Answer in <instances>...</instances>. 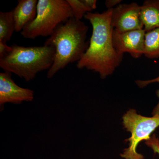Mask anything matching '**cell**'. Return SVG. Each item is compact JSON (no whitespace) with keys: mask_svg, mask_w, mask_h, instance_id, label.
<instances>
[{"mask_svg":"<svg viewBox=\"0 0 159 159\" xmlns=\"http://www.w3.org/2000/svg\"><path fill=\"white\" fill-rule=\"evenodd\" d=\"M112 9L101 13L86 14L84 18L90 23L93 31L88 48L77 64V68L97 72L102 78L112 74L123 58V55L117 52L113 43Z\"/></svg>","mask_w":159,"mask_h":159,"instance_id":"6da1fadb","label":"cell"},{"mask_svg":"<svg viewBox=\"0 0 159 159\" xmlns=\"http://www.w3.org/2000/svg\"><path fill=\"white\" fill-rule=\"evenodd\" d=\"M88 29L83 22L74 17L56 28L44 43L55 49L54 62L48 71V78H52L69 64L81 59L89 44L86 40Z\"/></svg>","mask_w":159,"mask_h":159,"instance_id":"7a4b0ae2","label":"cell"},{"mask_svg":"<svg viewBox=\"0 0 159 159\" xmlns=\"http://www.w3.org/2000/svg\"><path fill=\"white\" fill-rule=\"evenodd\" d=\"M11 47L10 52L0 57V67L26 81L34 79L39 72L49 70L54 62L55 49L52 46L25 47L15 44Z\"/></svg>","mask_w":159,"mask_h":159,"instance_id":"3957f363","label":"cell"},{"mask_svg":"<svg viewBox=\"0 0 159 159\" xmlns=\"http://www.w3.org/2000/svg\"><path fill=\"white\" fill-rule=\"evenodd\" d=\"M72 17V9L67 0H39L36 17L21 34L29 39L50 36L61 23Z\"/></svg>","mask_w":159,"mask_h":159,"instance_id":"277c9868","label":"cell"},{"mask_svg":"<svg viewBox=\"0 0 159 159\" xmlns=\"http://www.w3.org/2000/svg\"><path fill=\"white\" fill-rule=\"evenodd\" d=\"M123 124L126 130L131 133L128 148L124 149L121 157L125 159H144L142 155L137 152L139 143L143 140H149L151 134L159 126V117L143 116L130 109L122 117Z\"/></svg>","mask_w":159,"mask_h":159,"instance_id":"5b68a950","label":"cell"},{"mask_svg":"<svg viewBox=\"0 0 159 159\" xmlns=\"http://www.w3.org/2000/svg\"><path fill=\"white\" fill-rule=\"evenodd\" d=\"M144 29L120 32L114 29L112 34L114 48L119 54L128 53L135 58L144 55L145 34Z\"/></svg>","mask_w":159,"mask_h":159,"instance_id":"8992f818","label":"cell"},{"mask_svg":"<svg viewBox=\"0 0 159 159\" xmlns=\"http://www.w3.org/2000/svg\"><path fill=\"white\" fill-rule=\"evenodd\" d=\"M141 6L137 3L119 4L113 8L111 23L120 32L144 29L140 18Z\"/></svg>","mask_w":159,"mask_h":159,"instance_id":"52a82bcc","label":"cell"},{"mask_svg":"<svg viewBox=\"0 0 159 159\" xmlns=\"http://www.w3.org/2000/svg\"><path fill=\"white\" fill-rule=\"evenodd\" d=\"M34 99V92L17 85L11 78V73H0V104H20L24 101L30 102Z\"/></svg>","mask_w":159,"mask_h":159,"instance_id":"ba28073f","label":"cell"},{"mask_svg":"<svg viewBox=\"0 0 159 159\" xmlns=\"http://www.w3.org/2000/svg\"><path fill=\"white\" fill-rule=\"evenodd\" d=\"M17 6L12 10L15 23V31H21L36 17L38 1L19 0Z\"/></svg>","mask_w":159,"mask_h":159,"instance_id":"9c48e42d","label":"cell"},{"mask_svg":"<svg viewBox=\"0 0 159 159\" xmlns=\"http://www.w3.org/2000/svg\"><path fill=\"white\" fill-rule=\"evenodd\" d=\"M140 18L145 32L159 28V0H146L141 6Z\"/></svg>","mask_w":159,"mask_h":159,"instance_id":"30bf717a","label":"cell"},{"mask_svg":"<svg viewBox=\"0 0 159 159\" xmlns=\"http://www.w3.org/2000/svg\"><path fill=\"white\" fill-rule=\"evenodd\" d=\"M15 31L13 11L0 12V42L7 43Z\"/></svg>","mask_w":159,"mask_h":159,"instance_id":"8fae6325","label":"cell"},{"mask_svg":"<svg viewBox=\"0 0 159 159\" xmlns=\"http://www.w3.org/2000/svg\"><path fill=\"white\" fill-rule=\"evenodd\" d=\"M144 55L150 59L159 57V28L145 33Z\"/></svg>","mask_w":159,"mask_h":159,"instance_id":"7c38bea8","label":"cell"},{"mask_svg":"<svg viewBox=\"0 0 159 159\" xmlns=\"http://www.w3.org/2000/svg\"><path fill=\"white\" fill-rule=\"evenodd\" d=\"M70 6L73 17L80 20L88 12L97 8L96 0H67Z\"/></svg>","mask_w":159,"mask_h":159,"instance_id":"4fadbf2b","label":"cell"},{"mask_svg":"<svg viewBox=\"0 0 159 159\" xmlns=\"http://www.w3.org/2000/svg\"><path fill=\"white\" fill-rule=\"evenodd\" d=\"M154 82L159 83V76L155 78V79L150 80H138L136 81L137 84H138V85L139 86V87L140 88L145 87L148 85V84H150L153 83ZM157 94L159 99V90L157 92ZM152 115L154 116L159 117V101L157 105L155 107L153 111H152Z\"/></svg>","mask_w":159,"mask_h":159,"instance_id":"5bb4252c","label":"cell"},{"mask_svg":"<svg viewBox=\"0 0 159 159\" xmlns=\"http://www.w3.org/2000/svg\"><path fill=\"white\" fill-rule=\"evenodd\" d=\"M145 144L153 150L155 153L159 154V139L155 135L151 137L149 140L146 141Z\"/></svg>","mask_w":159,"mask_h":159,"instance_id":"9a60e30c","label":"cell"},{"mask_svg":"<svg viewBox=\"0 0 159 159\" xmlns=\"http://www.w3.org/2000/svg\"><path fill=\"white\" fill-rule=\"evenodd\" d=\"M11 50V47L7 45L6 43L0 42V57L8 54Z\"/></svg>","mask_w":159,"mask_h":159,"instance_id":"2e32d148","label":"cell"},{"mask_svg":"<svg viewBox=\"0 0 159 159\" xmlns=\"http://www.w3.org/2000/svg\"><path fill=\"white\" fill-rule=\"evenodd\" d=\"M122 2L121 0H107L106 1L105 6L108 9H113V7L118 6Z\"/></svg>","mask_w":159,"mask_h":159,"instance_id":"e0dca14e","label":"cell"}]
</instances>
